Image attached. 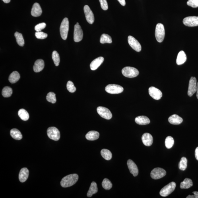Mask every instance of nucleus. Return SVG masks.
<instances>
[{"label":"nucleus","mask_w":198,"mask_h":198,"mask_svg":"<svg viewBox=\"0 0 198 198\" xmlns=\"http://www.w3.org/2000/svg\"><path fill=\"white\" fill-rule=\"evenodd\" d=\"M196 96H197V99H198V82H197V90Z\"/></svg>","instance_id":"8fccbe9b"},{"label":"nucleus","mask_w":198,"mask_h":198,"mask_svg":"<svg viewBox=\"0 0 198 198\" xmlns=\"http://www.w3.org/2000/svg\"><path fill=\"white\" fill-rule=\"evenodd\" d=\"M100 136V134L98 132L94 131H91L88 132L86 135L87 139L89 141H94L98 139Z\"/></svg>","instance_id":"393cba45"},{"label":"nucleus","mask_w":198,"mask_h":198,"mask_svg":"<svg viewBox=\"0 0 198 198\" xmlns=\"http://www.w3.org/2000/svg\"><path fill=\"white\" fill-rule=\"evenodd\" d=\"M18 115L22 120H28L29 119V115L27 111L24 109H20L18 112Z\"/></svg>","instance_id":"c756f323"},{"label":"nucleus","mask_w":198,"mask_h":198,"mask_svg":"<svg viewBox=\"0 0 198 198\" xmlns=\"http://www.w3.org/2000/svg\"><path fill=\"white\" fill-rule=\"evenodd\" d=\"M155 35L158 42L161 43L163 41L165 36V29L164 26L163 24L158 23L157 24Z\"/></svg>","instance_id":"39448f33"},{"label":"nucleus","mask_w":198,"mask_h":198,"mask_svg":"<svg viewBox=\"0 0 198 198\" xmlns=\"http://www.w3.org/2000/svg\"><path fill=\"white\" fill-rule=\"evenodd\" d=\"M150 96L155 100H159L162 97V93L160 90L154 87H151L148 89Z\"/></svg>","instance_id":"2eb2a0df"},{"label":"nucleus","mask_w":198,"mask_h":198,"mask_svg":"<svg viewBox=\"0 0 198 198\" xmlns=\"http://www.w3.org/2000/svg\"><path fill=\"white\" fill-rule=\"evenodd\" d=\"M47 134L50 139L57 141L60 138V133L59 130L55 127H50L47 130Z\"/></svg>","instance_id":"0eeeda50"},{"label":"nucleus","mask_w":198,"mask_h":198,"mask_svg":"<svg viewBox=\"0 0 198 198\" xmlns=\"http://www.w3.org/2000/svg\"><path fill=\"white\" fill-rule=\"evenodd\" d=\"M106 91L111 94L121 93L124 90L122 87L115 84H110L107 85L105 88Z\"/></svg>","instance_id":"423d86ee"},{"label":"nucleus","mask_w":198,"mask_h":198,"mask_svg":"<svg viewBox=\"0 0 198 198\" xmlns=\"http://www.w3.org/2000/svg\"><path fill=\"white\" fill-rule=\"evenodd\" d=\"M98 191V187L97 183L94 182H92L87 193V197H92L93 195L97 192Z\"/></svg>","instance_id":"a878e982"},{"label":"nucleus","mask_w":198,"mask_h":198,"mask_svg":"<svg viewBox=\"0 0 198 198\" xmlns=\"http://www.w3.org/2000/svg\"><path fill=\"white\" fill-rule=\"evenodd\" d=\"M42 13V9L38 3H35L33 5L31 14L33 16L37 17L40 16Z\"/></svg>","instance_id":"a211bd4d"},{"label":"nucleus","mask_w":198,"mask_h":198,"mask_svg":"<svg viewBox=\"0 0 198 198\" xmlns=\"http://www.w3.org/2000/svg\"><path fill=\"white\" fill-rule=\"evenodd\" d=\"M35 35L36 38L40 40H43L47 38L48 35L46 33L42 31L36 32L35 33Z\"/></svg>","instance_id":"a19ab883"},{"label":"nucleus","mask_w":198,"mask_h":198,"mask_svg":"<svg viewBox=\"0 0 198 198\" xmlns=\"http://www.w3.org/2000/svg\"><path fill=\"white\" fill-rule=\"evenodd\" d=\"M193 185V182L191 179L186 178L181 182L180 187L182 189H187L190 188Z\"/></svg>","instance_id":"bb28decb"},{"label":"nucleus","mask_w":198,"mask_h":198,"mask_svg":"<svg viewBox=\"0 0 198 198\" xmlns=\"http://www.w3.org/2000/svg\"><path fill=\"white\" fill-rule=\"evenodd\" d=\"M176 186V183L172 182L161 190L160 194L162 197H167L171 194L175 190Z\"/></svg>","instance_id":"20e7f679"},{"label":"nucleus","mask_w":198,"mask_h":198,"mask_svg":"<svg viewBox=\"0 0 198 198\" xmlns=\"http://www.w3.org/2000/svg\"><path fill=\"white\" fill-rule=\"evenodd\" d=\"M46 26V24L45 22H42L38 24L35 27V30L36 32L41 31L44 29Z\"/></svg>","instance_id":"79ce46f5"},{"label":"nucleus","mask_w":198,"mask_h":198,"mask_svg":"<svg viewBox=\"0 0 198 198\" xmlns=\"http://www.w3.org/2000/svg\"><path fill=\"white\" fill-rule=\"evenodd\" d=\"M47 100L49 102L52 103V104H55L56 102V98L55 96V94L53 92H49L47 94L46 96Z\"/></svg>","instance_id":"e433bc0d"},{"label":"nucleus","mask_w":198,"mask_h":198,"mask_svg":"<svg viewBox=\"0 0 198 198\" xmlns=\"http://www.w3.org/2000/svg\"><path fill=\"white\" fill-rule=\"evenodd\" d=\"M187 5L193 8L198 7V0H189L187 3Z\"/></svg>","instance_id":"37998d69"},{"label":"nucleus","mask_w":198,"mask_h":198,"mask_svg":"<svg viewBox=\"0 0 198 198\" xmlns=\"http://www.w3.org/2000/svg\"><path fill=\"white\" fill-rule=\"evenodd\" d=\"M174 139L173 138L171 137V136H168L166 138V140H165V146L166 147L170 149V148H172L173 145H174Z\"/></svg>","instance_id":"c9c22d12"},{"label":"nucleus","mask_w":198,"mask_h":198,"mask_svg":"<svg viewBox=\"0 0 198 198\" xmlns=\"http://www.w3.org/2000/svg\"><path fill=\"white\" fill-rule=\"evenodd\" d=\"M127 165L129 169L130 172L134 177L137 176L139 174V171L138 167L133 160L129 159L128 160Z\"/></svg>","instance_id":"dca6fc26"},{"label":"nucleus","mask_w":198,"mask_h":198,"mask_svg":"<svg viewBox=\"0 0 198 198\" xmlns=\"http://www.w3.org/2000/svg\"><path fill=\"white\" fill-rule=\"evenodd\" d=\"M197 80L195 77H191L190 80L187 94L189 97L192 96L197 92Z\"/></svg>","instance_id":"9d476101"},{"label":"nucleus","mask_w":198,"mask_h":198,"mask_svg":"<svg viewBox=\"0 0 198 198\" xmlns=\"http://www.w3.org/2000/svg\"><path fill=\"white\" fill-rule=\"evenodd\" d=\"M10 135L14 139L20 140L22 139V136L20 131L17 129H13L10 132Z\"/></svg>","instance_id":"cd10ccee"},{"label":"nucleus","mask_w":198,"mask_h":198,"mask_svg":"<svg viewBox=\"0 0 198 198\" xmlns=\"http://www.w3.org/2000/svg\"><path fill=\"white\" fill-rule=\"evenodd\" d=\"M4 3H9L11 0H2Z\"/></svg>","instance_id":"09e8293b"},{"label":"nucleus","mask_w":198,"mask_h":198,"mask_svg":"<svg viewBox=\"0 0 198 198\" xmlns=\"http://www.w3.org/2000/svg\"><path fill=\"white\" fill-rule=\"evenodd\" d=\"M16 41L18 44L20 46H23L24 45V39L21 33L16 32L14 34Z\"/></svg>","instance_id":"7c9ffc66"},{"label":"nucleus","mask_w":198,"mask_h":198,"mask_svg":"<svg viewBox=\"0 0 198 198\" xmlns=\"http://www.w3.org/2000/svg\"><path fill=\"white\" fill-rule=\"evenodd\" d=\"M193 193L194 195H189L187 196L186 198H198V192L193 191Z\"/></svg>","instance_id":"a18cd8bd"},{"label":"nucleus","mask_w":198,"mask_h":198,"mask_svg":"<svg viewBox=\"0 0 198 198\" xmlns=\"http://www.w3.org/2000/svg\"><path fill=\"white\" fill-rule=\"evenodd\" d=\"M45 63L44 61L42 59H39L35 62L34 65L33 67V69L35 73H39L44 68Z\"/></svg>","instance_id":"aec40b11"},{"label":"nucleus","mask_w":198,"mask_h":198,"mask_svg":"<svg viewBox=\"0 0 198 198\" xmlns=\"http://www.w3.org/2000/svg\"><path fill=\"white\" fill-rule=\"evenodd\" d=\"M101 153L102 157L106 160H110L112 158V153L108 149H102L101 150Z\"/></svg>","instance_id":"72a5a7b5"},{"label":"nucleus","mask_w":198,"mask_h":198,"mask_svg":"<svg viewBox=\"0 0 198 198\" xmlns=\"http://www.w3.org/2000/svg\"><path fill=\"white\" fill-rule=\"evenodd\" d=\"M76 24H79V23H78V22H77V23H76Z\"/></svg>","instance_id":"3c124183"},{"label":"nucleus","mask_w":198,"mask_h":198,"mask_svg":"<svg viewBox=\"0 0 198 198\" xmlns=\"http://www.w3.org/2000/svg\"><path fill=\"white\" fill-rule=\"evenodd\" d=\"M142 140L144 145L147 146H151L153 142V138L149 133H144L142 136Z\"/></svg>","instance_id":"f3484780"},{"label":"nucleus","mask_w":198,"mask_h":198,"mask_svg":"<svg viewBox=\"0 0 198 198\" xmlns=\"http://www.w3.org/2000/svg\"><path fill=\"white\" fill-rule=\"evenodd\" d=\"M195 155L196 159L198 161V147L195 150Z\"/></svg>","instance_id":"de8ad7c7"},{"label":"nucleus","mask_w":198,"mask_h":198,"mask_svg":"<svg viewBox=\"0 0 198 198\" xmlns=\"http://www.w3.org/2000/svg\"><path fill=\"white\" fill-rule=\"evenodd\" d=\"M69 30V22L67 18H64L60 27V32L62 38L64 40H67Z\"/></svg>","instance_id":"f03ea898"},{"label":"nucleus","mask_w":198,"mask_h":198,"mask_svg":"<svg viewBox=\"0 0 198 198\" xmlns=\"http://www.w3.org/2000/svg\"><path fill=\"white\" fill-rule=\"evenodd\" d=\"M166 174V171L161 168H156L152 171L150 176L152 179H158L164 177Z\"/></svg>","instance_id":"6e6552de"},{"label":"nucleus","mask_w":198,"mask_h":198,"mask_svg":"<svg viewBox=\"0 0 198 198\" xmlns=\"http://www.w3.org/2000/svg\"><path fill=\"white\" fill-rule=\"evenodd\" d=\"M20 74L17 71H14L9 76V80L12 83H15L20 79Z\"/></svg>","instance_id":"c85d7f7f"},{"label":"nucleus","mask_w":198,"mask_h":198,"mask_svg":"<svg viewBox=\"0 0 198 198\" xmlns=\"http://www.w3.org/2000/svg\"><path fill=\"white\" fill-rule=\"evenodd\" d=\"M100 42L102 44H104L106 43H112V38L108 34H103L101 36Z\"/></svg>","instance_id":"473e14b6"},{"label":"nucleus","mask_w":198,"mask_h":198,"mask_svg":"<svg viewBox=\"0 0 198 198\" xmlns=\"http://www.w3.org/2000/svg\"><path fill=\"white\" fill-rule=\"evenodd\" d=\"M79 176L77 174H70L64 177L61 182V185L63 187L72 186L77 182Z\"/></svg>","instance_id":"f257e3e1"},{"label":"nucleus","mask_w":198,"mask_h":198,"mask_svg":"<svg viewBox=\"0 0 198 198\" xmlns=\"http://www.w3.org/2000/svg\"><path fill=\"white\" fill-rule=\"evenodd\" d=\"M13 93V90L9 86L4 87L2 91V95L4 97H9Z\"/></svg>","instance_id":"2f4dec72"},{"label":"nucleus","mask_w":198,"mask_h":198,"mask_svg":"<svg viewBox=\"0 0 198 198\" xmlns=\"http://www.w3.org/2000/svg\"><path fill=\"white\" fill-rule=\"evenodd\" d=\"M120 3L121 5L123 6H125V0H117Z\"/></svg>","instance_id":"49530a36"},{"label":"nucleus","mask_w":198,"mask_h":198,"mask_svg":"<svg viewBox=\"0 0 198 198\" xmlns=\"http://www.w3.org/2000/svg\"><path fill=\"white\" fill-rule=\"evenodd\" d=\"M101 4V7L104 10H106L108 9V3L106 0H99Z\"/></svg>","instance_id":"c03bdc74"},{"label":"nucleus","mask_w":198,"mask_h":198,"mask_svg":"<svg viewBox=\"0 0 198 198\" xmlns=\"http://www.w3.org/2000/svg\"><path fill=\"white\" fill-rule=\"evenodd\" d=\"M29 172L26 168H22L19 174V179L21 182H24L28 178Z\"/></svg>","instance_id":"412c9836"},{"label":"nucleus","mask_w":198,"mask_h":198,"mask_svg":"<svg viewBox=\"0 0 198 198\" xmlns=\"http://www.w3.org/2000/svg\"><path fill=\"white\" fill-rule=\"evenodd\" d=\"M135 121L136 123L140 125H147L150 123L149 119L147 117L144 116L136 117Z\"/></svg>","instance_id":"5701e85b"},{"label":"nucleus","mask_w":198,"mask_h":198,"mask_svg":"<svg viewBox=\"0 0 198 198\" xmlns=\"http://www.w3.org/2000/svg\"><path fill=\"white\" fill-rule=\"evenodd\" d=\"M52 59L55 65L56 66H58L60 63V57L59 53L57 51H53L52 55Z\"/></svg>","instance_id":"58836bf2"},{"label":"nucleus","mask_w":198,"mask_h":198,"mask_svg":"<svg viewBox=\"0 0 198 198\" xmlns=\"http://www.w3.org/2000/svg\"><path fill=\"white\" fill-rule=\"evenodd\" d=\"M187 158L183 157L181 158L179 163V168L181 170L185 171L187 167Z\"/></svg>","instance_id":"f704fd0d"},{"label":"nucleus","mask_w":198,"mask_h":198,"mask_svg":"<svg viewBox=\"0 0 198 198\" xmlns=\"http://www.w3.org/2000/svg\"><path fill=\"white\" fill-rule=\"evenodd\" d=\"M169 123L174 125H180L183 121V119L177 115H173L169 117Z\"/></svg>","instance_id":"4be33fe9"},{"label":"nucleus","mask_w":198,"mask_h":198,"mask_svg":"<svg viewBox=\"0 0 198 198\" xmlns=\"http://www.w3.org/2000/svg\"><path fill=\"white\" fill-rule=\"evenodd\" d=\"M67 90L68 91L71 93L75 92L76 88L73 82L71 81H69L67 83Z\"/></svg>","instance_id":"ea45409f"},{"label":"nucleus","mask_w":198,"mask_h":198,"mask_svg":"<svg viewBox=\"0 0 198 198\" xmlns=\"http://www.w3.org/2000/svg\"><path fill=\"white\" fill-rule=\"evenodd\" d=\"M122 73L125 77L131 78L137 77L139 75V72L135 68L126 67L122 69Z\"/></svg>","instance_id":"7ed1b4c3"},{"label":"nucleus","mask_w":198,"mask_h":198,"mask_svg":"<svg viewBox=\"0 0 198 198\" xmlns=\"http://www.w3.org/2000/svg\"><path fill=\"white\" fill-rule=\"evenodd\" d=\"M84 11L87 21L91 24L93 23L94 21V16L90 7L88 5H85L84 7Z\"/></svg>","instance_id":"4468645a"},{"label":"nucleus","mask_w":198,"mask_h":198,"mask_svg":"<svg viewBox=\"0 0 198 198\" xmlns=\"http://www.w3.org/2000/svg\"><path fill=\"white\" fill-rule=\"evenodd\" d=\"M97 112L102 118L109 120L112 118V115L109 109L102 106H99L97 108Z\"/></svg>","instance_id":"1a4fd4ad"},{"label":"nucleus","mask_w":198,"mask_h":198,"mask_svg":"<svg viewBox=\"0 0 198 198\" xmlns=\"http://www.w3.org/2000/svg\"><path fill=\"white\" fill-rule=\"evenodd\" d=\"M183 24L187 26L193 27L198 26V16H189L184 18Z\"/></svg>","instance_id":"f8f14e48"},{"label":"nucleus","mask_w":198,"mask_h":198,"mask_svg":"<svg viewBox=\"0 0 198 198\" xmlns=\"http://www.w3.org/2000/svg\"><path fill=\"white\" fill-rule=\"evenodd\" d=\"M102 186L104 189L109 190L112 188V184L108 179L105 178L102 181Z\"/></svg>","instance_id":"4c0bfd02"},{"label":"nucleus","mask_w":198,"mask_h":198,"mask_svg":"<svg viewBox=\"0 0 198 198\" xmlns=\"http://www.w3.org/2000/svg\"><path fill=\"white\" fill-rule=\"evenodd\" d=\"M187 59L186 55L184 51H181L178 54L177 59V64L178 65H181L184 64Z\"/></svg>","instance_id":"b1692460"},{"label":"nucleus","mask_w":198,"mask_h":198,"mask_svg":"<svg viewBox=\"0 0 198 198\" xmlns=\"http://www.w3.org/2000/svg\"><path fill=\"white\" fill-rule=\"evenodd\" d=\"M104 57H100L93 61L90 65L91 69L92 71L96 70L104 61Z\"/></svg>","instance_id":"6ab92c4d"},{"label":"nucleus","mask_w":198,"mask_h":198,"mask_svg":"<svg viewBox=\"0 0 198 198\" xmlns=\"http://www.w3.org/2000/svg\"><path fill=\"white\" fill-rule=\"evenodd\" d=\"M83 34L81 26L79 24H76L74 26V40L75 42H79L83 38Z\"/></svg>","instance_id":"9b49d317"},{"label":"nucleus","mask_w":198,"mask_h":198,"mask_svg":"<svg viewBox=\"0 0 198 198\" xmlns=\"http://www.w3.org/2000/svg\"><path fill=\"white\" fill-rule=\"evenodd\" d=\"M128 41L129 44L132 49L137 52H139L141 50V44L134 37L129 36L128 37Z\"/></svg>","instance_id":"ddd939ff"}]
</instances>
